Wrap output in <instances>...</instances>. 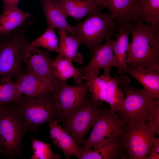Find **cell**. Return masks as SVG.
Listing matches in <instances>:
<instances>
[{
  "instance_id": "obj_3",
  "label": "cell",
  "mask_w": 159,
  "mask_h": 159,
  "mask_svg": "<svg viewBox=\"0 0 159 159\" xmlns=\"http://www.w3.org/2000/svg\"><path fill=\"white\" fill-rule=\"evenodd\" d=\"M117 25L110 14L97 10L74 26L71 35L86 47L92 57L103 42L114 34Z\"/></svg>"
},
{
  "instance_id": "obj_1",
  "label": "cell",
  "mask_w": 159,
  "mask_h": 159,
  "mask_svg": "<svg viewBox=\"0 0 159 159\" xmlns=\"http://www.w3.org/2000/svg\"><path fill=\"white\" fill-rule=\"evenodd\" d=\"M132 40L126 60L127 69L159 67V26L139 21L130 24Z\"/></svg>"
},
{
  "instance_id": "obj_30",
  "label": "cell",
  "mask_w": 159,
  "mask_h": 159,
  "mask_svg": "<svg viewBox=\"0 0 159 159\" xmlns=\"http://www.w3.org/2000/svg\"><path fill=\"white\" fill-rule=\"evenodd\" d=\"M159 159V139L156 138L145 159Z\"/></svg>"
},
{
  "instance_id": "obj_32",
  "label": "cell",
  "mask_w": 159,
  "mask_h": 159,
  "mask_svg": "<svg viewBox=\"0 0 159 159\" xmlns=\"http://www.w3.org/2000/svg\"><path fill=\"white\" fill-rule=\"evenodd\" d=\"M11 104L0 103V116L7 112Z\"/></svg>"
},
{
  "instance_id": "obj_15",
  "label": "cell",
  "mask_w": 159,
  "mask_h": 159,
  "mask_svg": "<svg viewBox=\"0 0 159 159\" xmlns=\"http://www.w3.org/2000/svg\"><path fill=\"white\" fill-rule=\"evenodd\" d=\"M130 24L119 26L117 33L115 35L113 51L114 55V67L118 69L117 73L122 74L126 72L127 69L126 60L127 52L129 44L128 37Z\"/></svg>"
},
{
  "instance_id": "obj_8",
  "label": "cell",
  "mask_w": 159,
  "mask_h": 159,
  "mask_svg": "<svg viewBox=\"0 0 159 159\" xmlns=\"http://www.w3.org/2000/svg\"><path fill=\"white\" fill-rule=\"evenodd\" d=\"M155 134L146 123L126 125L121 138L128 159H145L156 138Z\"/></svg>"
},
{
  "instance_id": "obj_28",
  "label": "cell",
  "mask_w": 159,
  "mask_h": 159,
  "mask_svg": "<svg viewBox=\"0 0 159 159\" xmlns=\"http://www.w3.org/2000/svg\"><path fill=\"white\" fill-rule=\"evenodd\" d=\"M33 154L31 159H58L59 155L53 153L50 145L38 140L37 138H30Z\"/></svg>"
},
{
  "instance_id": "obj_34",
  "label": "cell",
  "mask_w": 159,
  "mask_h": 159,
  "mask_svg": "<svg viewBox=\"0 0 159 159\" xmlns=\"http://www.w3.org/2000/svg\"><path fill=\"white\" fill-rule=\"evenodd\" d=\"M0 155H4V151L2 144L1 140L0 138Z\"/></svg>"
},
{
  "instance_id": "obj_25",
  "label": "cell",
  "mask_w": 159,
  "mask_h": 159,
  "mask_svg": "<svg viewBox=\"0 0 159 159\" xmlns=\"http://www.w3.org/2000/svg\"><path fill=\"white\" fill-rule=\"evenodd\" d=\"M22 94L19 91L15 82L7 76L0 77V103L11 104L16 102Z\"/></svg>"
},
{
  "instance_id": "obj_16",
  "label": "cell",
  "mask_w": 159,
  "mask_h": 159,
  "mask_svg": "<svg viewBox=\"0 0 159 159\" xmlns=\"http://www.w3.org/2000/svg\"><path fill=\"white\" fill-rule=\"evenodd\" d=\"M126 72L137 80L152 99L159 98V67H139Z\"/></svg>"
},
{
  "instance_id": "obj_12",
  "label": "cell",
  "mask_w": 159,
  "mask_h": 159,
  "mask_svg": "<svg viewBox=\"0 0 159 159\" xmlns=\"http://www.w3.org/2000/svg\"><path fill=\"white\" fill-rule=\"evenodd\" d=\"M143 0H105L104 7L117 25L140 21L139 11Z\"/></svg>"
},
{
  "instance_id": "obj_26",
  "label": "cell",
  "mask_w": 159,
  "mask_h": 159,
  "mask_svg": "<svg viewBox=\"0 0 159 159\" xmlns=\"http://www.w3.org/2000/svg\"><path fill=\"white\" fill-rule=\"evenodd\" d=\"M139 20L159 26V0H143L139 11Z\"/></svg>"
},
{
  "instance_id": "obj_19",
  "label": "cell",
  "mask_w": 159,
  "mask_h": 159,
  "mask_svg": "<svg viewBox=\"0 0 159 159\" xmlns=\"http://www.w3.org/2000/svg\"><path fill=\"white\" fill-rule=\"evenodd\" d=\"M67 18L78 21L97 11V6L91 0H52Z\"/></svg>"
},
{
  "instance_id": "obj_10",
  "label": "cell",
  "mask_w": 159,
  "mask_h": 159,
  "mask_svg": "<svg viewBox=\"0 0 159 159\" xmlns=\"http://www.w3.org/2000/svg\"><path fill=\"white\" fill-rule=\"evenodd\" d=\"M3 37L0 42V77L16 79L22 73L24 52L28 43L20 38Z\"/></svg>"
},
{
  "instance_id": "obj_2",
  "label": "cell",
  "mask_w": 159,
  "mask_h": 159,
  "mask_svg": "<svg viewBox=\"0 0 159 159\" xmlns=\"http://www.w3.org/2000/svg\"><path fill=\"white\" fill-rule=\"evenodd\" d=\"M11 106L22 119L28 130L36 133L39 127L46 123L59 121L52 91L37 96L22 94Z\"/></svg>"
},
{
  "instance_id": "obj_9",
  "label": "cell",
  "mask_w": 159,
  "mask_h": 159,
  "mask_svg": "<svg viewBox=\"0 0 159 159\" xmlns=\"http://www.w3.org/2000/svg\"><path fill=\"white\" fill-rule=\"evenodd\" d=\"M52 92L59 121H64L84 102L88 89L87 82L75 85L61 81Z\"/></svg>"
},
{
  "instance_id": "obj_7",
  "label": "cell",
  "mask_w": 159,
  "mask_h": 159,
  "mask_svg": "<svg viewBox=\"0 0 159 159\" xmlns=\"http://www.w3.org/2000/svg\"><path fill=\"white\" fill-rule=\"evenodd\" d=\"M28 131L24 122L10 105L7 112L0 116V138L5 157L13 159L15 156L22 159V139Z\"/></svg>"
},
{
  "instance_id": "obj_11",
  "label": "cell",
  "mask_w": 159,
  "mask_h": 159,
  "mask_svg": "<svg viewBox=\"0 0 159 159\" xmlns=\"http://www.w3.org/2000/svg\"><path fill=\"white\" fill-rule=\"evenodd\" d=\"M50 52L47 49H40L28 43L24 50L23 62L26 67V73L47 80L55 87L61 81L55 75Z\"/></svg>"
},
{
  "instance_id": "obj_14",
  "label": "cell",
  "mask_w": 159,
  "mask_h": 159,
  "mask_svg": "<svg viewBox=\"0 0 159 159\" xmlns=\"http://www.w3.org/2000/svg\"><path fill=\"white\" fill-rule=\"evenodd\" d=\"M15 82L21 94L31 96H37L52 91L55 87L48 80L27 73H21Z\"/></svg>"
},
{
  "instance_id": "obj_22",
  "label": "cell",
  "mask_w": 159,
  "mask_h": 159,
  "mask_svg": "<svg viewBox=\"0 0 159 159\" xmlns=\"http://www.w3.org/2000/svg\"><path fill=\"white\" fill-rule=\"evenodd\" d=\"M42 5L48 26L62 29L71 33L74 27L68 23L63 12L52 0H43Z\"/></svg>"
},
{
  "instance_id": "obj_5",
  "label": "cell",
  "mask_w": 159,
  "mask_h": 159,
  "mask_svg": "<svg viewBox=\"0 0 159 159\" xmlns=\"http://www.w3.org/2000/svg\"><path fill=\"white\" fill-rule=\"evenodd\" d=\"M126 126V123L115 112L104 106L91 132L84 139L80 148L89 150L106 145L121 137Z\"/></svg>"
},
{
  "instance_id": "obj_29",
  "label": "cell",
  "mask_w": 159,
  "mask_h": 159,
  "mask_svg": "<svg viewBox=\"0 0 159 159\" xmlns=\"http://www.w3.org/2000/svg\"><path fill=\"white\" fill-rule=\"evenodd\" d=\"M146 123L155 134L159 135V98L152 99Z\"/></svg>"
},
{
  "instance_id": "obj_20",
  "label": "cell",
  "mask_w": 159,
  "mask_h": 159,
  "mask_svg": "<svg viewBox=\"0 0 159 159\" xmlns=\"http://www.w3.org/2000/svg\"><path fill=\"white\" fill-rule=\"evenodd\" d=\"M30 14L17 7L8 8L0 16V37L8 36L13 30L23 24Z\"/></svg>"
},
{
  "instance_id": "obj_21",
  "label": "cell",
  "mask_w": 159,
  "mask_h": 159,
  "mask_svg": "<svg viewBox=\"0 0 159 159\" xmlns=\"http://www.w3.org/2000/svg\"><path fill=\"white\" fill-rule=\"evenodd\" d=\"M59 35V50L57 56L66 58L79 64L84 61L83 57L79 52L80 43L72 35L67 34V32L62 29L58 30Z\"/></svg>"
},
{
  "instance_id": "obj_6",
  "label": "cell",
  "mask_w": 159,
  "mask_h": 159,
  "mask_svg": "<svg viewBox=\"0 0 159 159\" xmlns=\"http://www.w3.org/2000/svg\"><path fill=\"white\" fill-rule=\"evenodd\" d=\"M118 78V85L123 89L125 95L118 115L126 125L146 123L152 98L144 89L129 86L130 80L127 76Z\"/></svg>"
},
{
  "instance_id": "obj_31",
  "label": "cell",
  "mask_w": 159,
  "mask_h": 159,
  "mask_svg": "<svg viewBox=\"0 0 159 159\" xmlns=\"http://www.w3.org/2000/svg\"><path fill=\"white\" fill-rule=\"evenodd\" d=\"M20 0H2L3 3V11L7 8L17 7L19 1Z\"/></svg>"
},
{
  "instance_id": "obj_13",
  "label": "cell",
  "mask_w": 159,
  "mask_h": 159,
  "mask_svg": "<svg viewBox=\"0 0 159 159\" xmlns=\"http://www.w3.org/2000/svg\"><path fill=\"white\" fill-rule=\"evenodd\" d=\"M114 40L107 38L95 52L89 63L86 66L78 68L80 77L83 78L89 74L102 69L106 74H110L112 67H114V55L113 45Z\"/></svg>"
},
{
  "instance_id": "obj_4",
  "label": "cell",
  "mask_w": 159,
  "mask_h": 159,
  "mask_svg": "<svg viewBox=\"0 0 159 159\" xmlns=\"http://www.w3.org/2000/svg\"><path fill=\"white\" fill-rule=\"evenodd\" d=\"M102 103L95 100L88 89L83 103L63 121L64 128L80 148L104 107Z\"/></svg>"
},
{
  "instance_id": "obj_23",
  "label": "cell",
  "mask_w": 159,
  "mask_h": 159,
  "mask_svg": "<svg viewBox=\"0 0 159 159\" xmlns=\"http://www.w3.org/2000/svg\"><path fill=\"white\" fill-rule=\"evenodd\" d=\"M101 75L106 82V102L110 105V110L118 113L125 100L123 93L118 87V78L104 73Z\"/></svg>"
},
{
  "instance_id": "obj_18",
  "label": "cell",
  "mask_w": 159,
  "mask_h": 159,
  "mask_svg": "<svg viewBox=\"0 0 159 159\" xmlns=\"http://www.w3.org/2000/svg\"><path fill=\"white\" fill-rule=\"evenodd\" d=\"M50 138L56 145L61 149L68 158L74 156L79 158L80 148L64 128L54 120L49 123Z\"/></svg>"
},
{
  "instance_id": "obj_17",
  "label": "cell",
  "mask_w": 159,
  "mask_h": 159,
  "mask_svg": "<svg viewBox=\"0 0 159 159\" xmlns=\"http://www.w3.org/2000/svg\"><path fill=\"white\" fill-rule=\"evenodd\" d=\"M121 137L97 148L89 150L80 148L79 159H125L127 153L122 143Z\"/></svg>"
},
{
  "instance_id": "obj_27",
  "label": "cell",
  "mask_w": 159,
  "mask_h": 159,
  "mask_svg": "<svg viewBox=\"0 0 159 159\" xmlns=\"http://www.w3.org/2000/svg\"><path fill=\"white\" fill-rule=\"evenodd\" d=\"M31 44L34 47H43L50 52L58 53L59 50V40L55 33L54 28L49 26H48L43 34Z\"/></svg>"
},
{
  "instance_id": "obj_24",
  "label": "cell",
  "mask_w": 159,
  "mask_h": 159,
  "mask_svg": "<svg viewBox=\"0 0 159 159\" xmlns=\"http://www.w3.org/2000/svg\"><path fill=\"white\" fill-rule=\"evenodd\" d=\"M71 60L57 56L53 60V64L55 70V74L60 81L65 82L68 79L73 77L77 84L82 83L78 68H76Z\"/></svg>"
},
{
  "instance_id": "obj_33",
  "label": "cell",
  "mask_w": 159,
  "mask_h": 159,
  "mask_svg": "<svg viewBox=\"0 0 159 159\" xmlns=\"http://www.w3.org/2000/svg\"><path fill=\"white\" fill-rule=\"evenodd\" d=\"M97 5V6L100 8L104 7L105 0H91Z\"/></svg>"
}]
</instances>
